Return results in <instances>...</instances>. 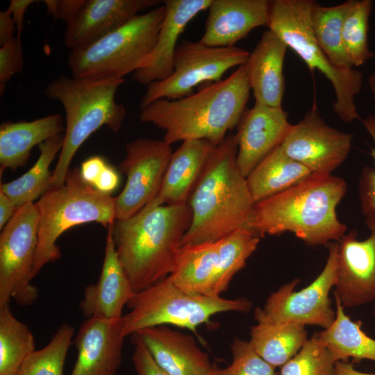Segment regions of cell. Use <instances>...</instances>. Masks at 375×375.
Listing matches in <instances>:
<instances>
[{"instance_id":"obj_1","label":"cell","mask_w":375,"mask_h":375,"mask_svg":"<svg viewBox=\"0 0 375 375\" xmlns=\"http://www.w3.org/2000/svg\"><path fill=\"white\" fill-rule=\"evenodd\" d=\"M347 190L340 177L312 174L293 187L255 203L247 228L260 237L290 232L310 246L339 242L347 226L338 218L336 208Z\"/></svg>"},{"instance_id":"obj_2","label":"cell","mask_w":375,"mask_h":375,"mask_svg":"<svg viewBox=\"0 0 375 375\" xmlns=\"http://www.w3.org/2000/svg\"><path fill=\"white\" fill-rule=\"evenodd\" d=\"M237 153L235 134L227 135L210 153L188 201L192 221L181 246L216 242L247 228L255 203L238 167Z\"/></svg>"},{"instance_id":"obj_3","label":"cell","mask_w":375,"mask_h":375,"mask_svg":"<svg viewBox=\"0 0 375 375\" xmlns=\"http://www.w3.org/2000/svg\"><path fill=\"white\" fill-rule=\"evenodd\" d=\"M245 65L224 80L211 83L188 97L158 99L143 110L140 120L165 131L163 140H206L215 147L236 126L249 98Z\"/></svg>"},{"instance_id":"obj_4","label":"cell","mask_w":375,"mask_h":375,"mask_svg":"<svg viewBox=\"0 0 375 375\" xmlns=\"http://www.w3.org/2000/svg\"><path fill=\"white\" fill-rule=\"evenodd\" d=\"M191 221L188 203L141 210L128 219H115L116 251L135 292L171 274Z\"/></svg>"},{"instance_id":"obj_5","label":"cell","mask_w":375,"mask_h":375,"mask_svg":"<svg viewBox=\"0 0 375 375\" xmlns=\"http://www.w3.org/2000/svg\"><path fill=\"white\" fill-rule=\"evenodd\" d=\"M124 79L81 80L59 76L44 90L46 96L62 105L66 126L62 149L52 173L51 188L64 185L69 164L79 147L102 126L117 132L126 115L115 94Z\"/></svg>"},{"instance_id":"obj_6","label":"cell","mask_w":375,"mask_h":375,"mask_svg":"<svg viewBox=\"0 0 375 375\" xmlns=\"http://www.w3.org/2000/svg\"><path fill=\"white\" fill-rule=\"evenodd\" d=\"M35 203L40 222L33 278L46 264L60 258L56 242L67 229L88 222H97L108 228L116 219L115 197L86 183L78 168L69 169L64 185L50 188Z\"/></svg>"},{"instance_id":"obj_7","label":"cell","mask_w":375,"mask_h":375,"mask_svg":"<svg viewBox=\"0 0 375 375\" xmlns=\"http://www.w3.org/2000/svg\"><path fill=\"white\" fill-rule=\"evenodd\" d=\"M312 0L271 1L267 27L306 64L331 82L335 94L333 110L345 123L360 119L355 97L360 92L363 74L357 69L335 67L319 46L312 33L310 12Z\"/></svg>"},{"instance_id":"obj_8","label":"cell","mask_w":375,"mask_h":375,"mask_svg":"<svg viewBox=\"0 0 375 375\" xmlns=\"http://www.w3.org/2000/svg\"><path fill=\"white\" fill-rule=\"evenodd\" d=\"M129 311L122 317L126 336L151 326L172 325L197 334L201 324L224 312H249L252 303L246 298L225 299L185 292L169 276L135 292L127 304Z\"/></svg>"},{"instance_id":"obj_9","label":"cell","mask_w":375,"mask_h":375,"mask_svg":"<svg viewBox=\"0 0 375 375\" xmlns=\"http://www.w3.org/2000/svg\"><path fill=\"white\" fill-rule=\"evenodd\" d=\"M165 11V5L154 7L93 44L71 51L67 64L72 77L122 79L135 72L156 44Z\"/></svg>"},{"instance_id":"obj_10","label":"cell","mask_w":375,"mask_h":375,"mask_svg":"<svg viewBox=\"0 0 375 375\" xmlns=\"http://www.w3.org/2000/svg\"><path fill=\"white\" fill-rule=\"evenodd\" d=\"M249 55L235 46L215 47L183 40L176 49L172 74L147 85L140 108L143 110L158 99H181L193 94V89L202 83L218 82L231 68L245 64Z\"/></svg>"},{"instance_id":"obj_11","label":"cell","mask_w":375,"mask_h":375,"mask_svg":"<svg viewBox=\"0 0 375 375\" xmlns=\"http://www.w3.org/2000/svg\"><path fill=\"white\" fill-rule=\"evenodd\" d=\"M40 212L36 203L17 208L0 235V307L12 299L20 306L33 303L37 288L31 284L38 246Z\"/></svg>"},{"instance_id":"obj_12","label":"cell","mask_w":375,"mask_h":375,"mask_svg":"<svg viewBox=\"0 0 375 375\" xmlns=\"http://www.w3.org/2000/svg\"><path fill=\"white\" fill-rule=\"evenodd\" d=\"M338 273V242L330 243L327 261L320 274L309 285L296 292V278L282 285L267 299L263 308H256L254 317L275 323L305 326H331L336 312L332 309L329 292L335 287Z\"/></svg>"},{"instance_id":"obj_13","label":"cell","mask_w":375,"mask_h":375,"mask_svg":"<svg viewBox=\"0 0 375 375\" xmlns=\"http://www.w3.org/2000/svg\"><path fill=\"white\" fill-rule=\"evenodd\" d=\"M126 154L119 170L126 185L115 199L116 219L135 215L156 196L173 153L165 140L138 138L126 145Z\"/></svg>"},{"instance_id":"obj_14","label":"cell","mask_w":375,"mask_h":375,"mask_svg":"<svg viewBox=\"0 0 375 375\" xmlns=\"http://www.w3.org/2000/svg\"><path fill=\"white\" fill-rule=\"evenodd\" d=\"M351 140L352 135L325 122L315 101L305 116L292 124L281 147L312 174H331L347 158Z\"/></svg>"},{"instance_id":"obj_15","label":"cell","mask_w":375,"mask_h":375,"mask_svg":"<svg viewBox=\"0 0 375 375\" xmlns=\"http://www.w3.org/2000/svg\"><path fill=\"white\" fill-rule=\"evenodd\" d=\"M369 236L358 240L357 231L338 242V273L334 294L344 308L364 305L375 299V216H366Z\"/></svg>"},{"instance_id":"obj_16","label":"cell","mask_w":375,"mask_h":375,"mask_svg":"<svg viewBox=\"0 0 375 375\" xmlns=\"http://www.w3.org/2000/svg\"><path fill=\"white\" fill-rule=\"evenodd\" d=\"M237 126V165L247 178L268 154L281 146L292 124L282 107L255 103L244 111Z\"/></svg>"},{"instance_id":"obj_17","label":"cell","mask_w":375,"mask_h":375,"mask_svg":"<svg viewBox=\"0 0 375 375\" xmlns=\"http://www.w3.org/2000/svg\"><path fill=\"white\" fill-rule=\"evenodd\" d=\"M158 0H84L67 24L64 43L71 51L98 41L120 28L141 11L154 8Z\"/></svg>"},{"instance_id":"obj_18","label":"cell","mask_w":375,"mask_h":375,"mask_svg":"<svg viewBox=\"0 0 375 375\" xmlns=\"http://www.w3.org/2000/svg\"><path fill=\"white\" fill-rule=\"evenodd\" d=\"M125 338L122 318H86L74 340L77 358L71 375H117Z\"/></svg>"},{"instance_id":"obj_19","label":"cell","mask_w":375,"mask_h":375,"mask_svg":"<svg viewBox=\"0 0 375 375\" xmlns=\"http://www.w3.org/2000/svg\"><path fill=\"white\" fill-rule=\"evenodd\" d=\"M169 375H209L215 368L194 338L167 326H155L132 334Z\"/></svg>"},{"instance_id":"obj_20","label":"cell","mask_w":375,"mask_h":375,"mask_svg":"<svg viewBox=\"0 0 375 375\" xmlns=\"http://www.w3.org/2000/svg\"><path fill=\"white\" fill-rule=\"evenodd\" d=\"M212 0H165V15L156 44L133 78L148 85L168 78L173 72L177 41L189 22L208 8Z\"/></svg>"},{"instance_id":"obj_21","label":"cell","mask_w":375,"mask_h":375,"mask_svg":"<svg viewBox=\"0 0 375 375\" xmlns=\"http://www.w3.org/2000/svg\"><path fill=\"white\" fill-rule=\"evenodd\" d=\"M271 1L212 0L200 42L215 47L235 46L255 28L267 26Z\"/></svg>"},{"instance_id":"obj_22","label":"cell","mask_w":375,"mask_h":375,"mask_svg":"<svg viewBox=\"0 0 375 375\" xmlns=\"http://www.w3.org/2000/svg\"><path fill=\"white\" fill-rule=\"evenodd\" d=\"M113 224L108 228L105 254L99 280L88 285L79 308L86 317L117 320L135 292L119 260L112 235Z\"/></svg>"},{"instance_id":"obj_23","label":"cell","mask_w":375,"mask_h":375,"mask_svg":"<svg viewBox=\"0 0 375 375\" xmlns=\"http://www.w3.org/2000/svg\"><path fill=\"white\" fill-rule=\"evenodd\" d=\"M288 49L287 44L268 29L249 53L244 65L256 103L282 107L285 91L283 63Z\"/></svg>"},{"instance_id":"obj_24","label":"cell","mask_w":375,"mask_h":375,"mask_svg":"<svg viewBox=\"0 0 375 375\" xmlns=\"http://www.w3.org/2000/svg\"><path fill=\"white\" fill-rule=\"evenodd\" d=\"M215 146L206 140L183 141L171 156L155 198L142 210L188 203L192 191Z\"/></svg>"},{"instance_id":"obj_25","label":"cell","mask_w":375,"mask_h":375,"mask_svg":"<svg viewBox=\"0 0 375 375\" xmlns=\"http://www.w3.org/2000/svg\"><path fill=\"white\" fill-rule=\"evenodd\" d=\"M60 114H51L31 122H4L0 126V169L13 171L28 161L33 147L60 134Z\"/></svg>"},{"instance_id":"obj_26","label":"cell","mask_w":375,"mask_h":375,"mask_svg":"<svg viewBox=\"0 0 375 375\" xmlns=\"http://www.w3.org/2000/svg\"><path fill=\"white\" fill-rule=\"evenodd\" d=\"M312 174L304 165L288 156L281 147L274 149L246 178L255 203L281 193Z\"/></svg>"},{"instance_id":"obj_27","label":"cell","mask_w":375,"mask_h":375,"mask_svg":"<svg viewBox=\"0 0 375 375\" xmlns=\"http://www.w3.org/2000/svg\"><path fill=\"white\" fill-rule=\"evenodd\" d=\"M218 254V241L181 246L169 276L185 292L210 296Z\"/></svg>"},{"instance_id":"obj_28","label":"cell","mask_w":375,"mask_h":375,"mask_svg":"<svg viewBox=\"0 0 375 375\" xmlns=\"http://www.w3.org/2000/svg\"><path fill=\"white\" fill-rule=\"evenodd\" d=\"M249 341L257 353L273 367H281L301 349L307 339L303 326L275 323L255 317Z\"/></svg>"},{"instance_id":"obj_29","label":"cell","mask_w":375,"mask_h":375,"mask_svg":"<svg viewBox=\"0 0 375 375\" xmlns=\"http://www.w3.org/2000/svg\"><path fill=\"white\" fill-rule=\"evenodd\" d=\"M336 315L328 328L315 334L319 341L332 353L336 362H353L367 359L375 362V340L361 329V321L351 320L344 312L340 299L334 294Z\"/></svg>"},{"instance_id":"obj_30","label":"cell","mask_w":375,"mask_h":375,"mask_svg":"<svg viewBox=\"0 0 375 375\" xmlns=\"http://www.w3.org/2000/svg\"><path fill=\"white\" fill-rule=\"evenodd\" d=\"M63 139L64 135L60 133L40 144V156L33 166L17 179L1 184L0 192L10 198L17 208L33 203L50 189L52 174L49 167L61 151Z\"/></svg>"},{"instance_id":"obj_31","label":"cell","mask_w":375,"mask_h":375,"mask_svg":"<svg viewBox=\"0 0 375 375\" xmlns=\"http://www.w3.org/2000/svg\"><path fill=\"white\" fill-rule=\"evenodd\" d=\"M353 0L333 6L317 3L310 12V24L314 37L330 61L340 69H351L342 42V27L345 15Z\"/></svg>"},{"instance_id":"obj_32","label":"cell","mask_w":375,"mask_h":375,"mask_svg":"<svg viewBox=\"0 0 375 375\" xmlns=\"http://www.w3.org/2000/svg\"><path fill=\"white\" fill-rule=\"evenodd\" d=\"M218 242L217 267L210 288V296H220L227 290L233 277L244 267L247 259L256 249L260 236L252 230L244 228Z\"/></svg>"},{"instance_id":"obj_33","label":"cell","mask_w":375,"mask_h":375,"mask_svg":"<svg viewBox=\"0 0 375 375\" xmlns=\"http://www.w3.org/2000/svg\"><path fill=\"white\" fill-rule=\"evenodd\" d=\"M9 305L0 307V375H17L36 350L33 333L14 316Z\"/></svg>"},{"instance_id":"obj_34","label":"cell","mask_w":375,"mask_h":375,"mask_svg":"<svg viewBox=\"0 0 375 375\" xmlns=\"http://www.w3.org/2000/svg\"><path fill=\"white\" fill-rule=\"evenodd\" d=\"M372 8L371 0H353L344 17L342 42L353 67H359L374 58L368 46L369 19Z\"/></svg>"},{"instance_id":"obj_35","label":"cell","mask_w":375,"mask_h":375,"mask_svg":"<svg viewBox=\"0 0 375 375\" xmlns=\"http://www.w3.org/2000/svg\"><path fill=\"white\" fill-rule=\"evenodd\" d=\"M74 335V327L64 323L42 349L34 351L17 375H63L64 365Z\"/></svg>"},{"instance_id":"obj_36","label":"cell","mask_w":375,"mask_h":375,"mask_svg":"<svg viewBox=\"0 0 375 375\" xmlns=\"http://www.w3.org/2000/svg\"><path fill=\"white\" fill-rule=\"evenodd\" d=\"M336 360L315 335L281 367L279 375H335Z\"/></svg>"},{"instance_id":"obj_37","label":"cell","mask_w":375,"mask_h":375,"mask_svg":"<svg viewBox=\"0 0 375 375\" xmlns=\"http://www.w3.org/2000/svg\"><path fill=\"white\" fill-rule=\"evenodd\" d=\"M233 360L224 375H279L260 357L249 342L235 338L231 344Z\"/></svg>"},{"instance_id":"obj_38","label":"cell","mask_w":375,"mask_h":375,"mask_svg":"<svg viewBox=\"0 0 375 375\" xmlns=\"http://www.w3.org/2000/svg\"><path fill=\"white\" fill-rule=\"evenodd\" d=\"M362 124L374 142V148L371 149V155L374 160V167H366L361 174L360 206L365 216H375V115L363 119Z\"/></svg>"},{"instance_id":"obj_39","label":"cell","mask_w":375,"mask_h":375,"mask_svg":"<svg viewBox=\"0 0 375 375\" xmlns=\"http://www.w3.org/2000/svg\"><path fill=\"white\" fill-rule=\"evenodd\" d=\"M23 66L20 40L13 38L0 47V88L1 94L12 76L20 72Z\"/></svg>"},{"instance_id":"obj_40","label":"cell","mask_w":375,"mask_h":375,"mask_svg":"<svg viewBox=\"0 0 375 375\" xmlns=\"http://www.w3.org/2000/svg\"><path fill=\"white\" fill-rule=\"evenodd\" d=\"M134 351L132 360L138 375H169L154 360L147 347L133 340Z\"/></svg>"},{"instance_id":"obj_41","label":"cell","mask_w":375,"mask_h":375,"mask_svg":"<svg viewBox=\"0 0 375 375\" xmlns=\"http://www.w3.org/2000/svg\"><path fill=\"white\" fill-rule=\"evenodd\" d=\"M44 2L49 15L67 24L78 12L84 0H44Z\"/></svg>"},{"instance_id":"obj_42","label":"cell","mask_w":375,"mask_h":375,"mask_svg":"<svg viewBox=\"0 0 375 375\" xmlns=\"http://www.w3.org/2000/svg\"><path fill=\"white\" fill-rule=\"evenodd\" d=\"M107 165L105 160L99 156L88 158L81 165V176L86 183L94 187Z\"/></svg>"},{"instance_id":"obj_43","label":"cell","mask_w":375,"mask_h":375,"mask_svg":"<svg viewBox=\"0 0 375 375\" xmlns=\"http://www.w3.org/2000/svg\"><path fill=\"white\" fill-rule=\"evenodd\" d=\"M119 183V176L118 173L108 164L93 188L102 194L110 195L111 192L116 190Z\"/></svg>"},{"instance_id":"obj_44","label":"cell","mask_w":375,"mask_h":375,"mask_svg":"<svg viewBox=\"0 0 375 375\" xmlns=\"http://www.w3.org/2000/svg\"><path fill=\"white\" fill-rule=\"evenodd\" d=\"M35 2L33 0H10L6 9L12 16L17 30V38L19 39L23 28V21L28 7ZM20 40V39H19Z\"/></svg>"},{"instance_id":"obj_45","label":"cell","mask_w":375,"mask_h":375,"mask_svg":"<svg viewBox=\"0 0 375 375\" xmlns=\"http://www.w3.org/2000/svg\"><path fill=\"white\" fill-rule=\"evenodd\" d=\"M15 26L11 15L7 10L0 12L1 46L15 38Z\"/></svg>"},{"instance_id":"obj_46","label":"cell","mask_w":375,"mask_h":375,"mask_svg":"<svg viewBox=\"0 0 375 375\" xmlns=\"http://www.w3.org/2000/svg\"><path fill=\"white\" fill-rule=\"evenodd\" d=\"M17 208L13 201L0 192V229L2 230L15 213Z\"/></svg>"},{"instance_id":"obj_47","label":"cell","mask_w":375,"mask_h":375,"mask_svg":"<svg viewBox=\"0 0 375 375\" xmlns=\"http://www.w3.org/2000/svg\"><path fill=\"white\" fill-rule=\"evenodd\" d=\"M335 375H375V374L363 373L355 369L350 362L338 361L335 363Z\"/></svg>"},{"instance_id":"obj_48","label":"cell","mask_w":375,"mask_h":375,"mask_svg":"<svg viewBox=\"0 0 375 375\" xmlns=\"http://www.w3.org/2000/svg\"><path fill=\"white\" fill-rule=\"evenodd\" d=\"M368 83L372 93L373 99L375 101V72L369 75Z\"/></svg>"},{"instance_id":"obj_49","label":"cell","mask_w":375,"mask_h":375,"mask_svg":"<svg viewBox=\"0 0 375 375\" xmlns=\"http://www.w3.org/2000/svg\"><path fill=\"white\" fill-rule=\"evenodd\" d=\"M209 375H224V369L215 368Z\"/></svg>"},{"instance_id":"obj_50","label":"cell","mask_w":375,"mask_h":375,"mask_svg":"<svg viewBox=\"0 0 375 375\" xmlns=\"http://www.w3.org/2000/svg\"><path fill=\"white\" fill-rule=\"evenodd\" d=\"M374 314H375V305H374Z\"/></svg>"}]
</instances>
